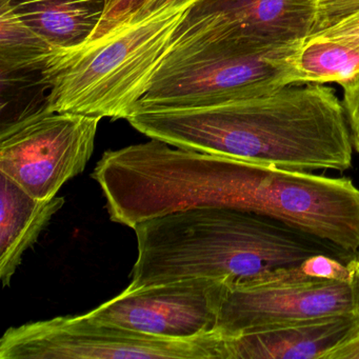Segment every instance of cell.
<instances>
[{
	"label": "cell",
	"mask_w": 359,
	"mask_h": 359,
	"mask_svg": "<svg viewBox=\"0 0 359 359\" xmlns=\"http://www.w3.org/2000/svg\"><path fill=\"white\" fill-rule=\"evenodd\" d=\"M316 13L317 0H201L188 16L216 36L272 49L306 41Z\"/></svg>",
	"instance_id": "obj_10"
},
{
	"label": "cell",
	"mask_w": 359,
	"mask_h": 359,
	"mask_svg": "<svg viewBox=\"0 0 359 359\" xmlns=\"http://www.w3.org/2000/svg\"><path fill=\"white\" fill-rule=\"evenodd\" d=\"M348 315H359V277L327 280L289 266L231 283L217 330L237 336Z\"/></svg>",
	"instance_id": "obj_7"
},
{
	"label": "cell",
	"mask_w": 359,
	"mask_h": 359,
	"mask_svg": "<svg viewBox=\"0 0 359 359\" xmlns=\"http://www.w3.org/2000/svg\"><path fill=\"white\" fill-rule=\"evenodd\" d=\"M298 83H336L359 79V46L337 39L308 37L294 57Z\"/></svg>",
	"instance_id": "obj_15"
},
{
	"label": "cell",
	"mask_w": 359,
	"mask_h": 359,
	"mask_svg": "<svg viewBox=\"0 0 359 359\" xmlns=\"http://www.w3.org/2000/svg\"><path fill=\"white\" fill-rule=\"evenodd\" d=\"M344 88V107L350 127L353 147L359 153V79Z\"/></svg>",
	"instance_id": "obj_18"
},
{
	"label": "cell",
	"mask_w": 359,
	"mask_h": 359,
	"mask_svg": "<svg viewBox=\"0 0 359 359\" xmlns=\"http://www.w3.org/2000/svg\"><path fill=\"white\" fill-rule=\"evenodd\" d=\"M0 279L8 287L27 250L66 201L57 196L36 198L4 173H0Z\"/></svg>",
	"instance_id": "obj_12"
},
{
	"label": "cell",
	"mask_w": 359,
	"mask_h": 359,
	"mask_svg": "<svg viewBox=\"0 0 359 359\" xmlns=\"http://www.w3.org/2000/svg\"><path fill=\"white\" fill-rule=\"evenodd\" d=\"M194 5L125 22L81 49L60 52L46 71L51 83L48 108L127 119L150 89L176 31Z\"/></svg>",
	"instance_id": "obj_4"
},
{
	"label": "cell",
	"mask_w": 359,
	"mask_h": 359,
	"mask_svg": "<svg viewBox=\"0 0 359 359\" xmlns=\"http://www.w3.org/2000/svg\"><path fill=\"white\" fill-rule=\"evenodd\" d=\"M198 1L201 0H142L140 7L125 22H140V20H144L148 16L154 15L159 12L173 9V8L184 7L187 5H193Z\"/></svg>",
	"instance_id": "obj_19"
},
{
	"label": "cell",
	"mask_w": 359,
	"mask_h": 359,
	"mask_svg": "<svg viewBox=\"0 0 359 359\" xmlns=\"http://www.w3.org/2000/svg\"><path fill=\"white\" fill-rule=\"evenodd\" d=\"M62 51L25 24L9 0H0V76L45 71Z\"/></svg>",
	"instance_id": "obj_14"
},
{
	"label": "cell",
	"mask_w": 359,
	"mask_h": 359,
	"mask_svg": "<svg viewBox=\"0 0 359 359\" xmlns=\"http://www.w3.org/2000/svg\"><path fill=\"white\" fill-rule=\"evenodd\" d=\"M300 270L309 276L327 280L352 281L359 277V258L350 264L325 255L311 256L299 264Z\"/></svg>",
	"instance_id": "obj_16"
},
{
	"label": "cell",
	"mask_w": 359,
	"mask_h": 359,
	"mask_svg": "<svg viewBox=\"0 0 359 359\" xmlns=\"http://www.w3.org/2000/svg\"><path fill=\"white\" fill-rule=\"evenodd\" d=\"M133 230L138 254L130 285L135 287L198 277L234 283L318 254L346 264L359 258V252L276 218L228 208L174 212Z\"/></svg>",
	"instance_id": "obj_3"
},
{
	"label": "cell",
	"mask_w": 359,
	"mask_h": 359,
	"mask_svg": "<svg viewBox=\"0 0 359 359\" xmlns=\"http://www.w3.org/2000/svg\"><path fill=\"white\" fill-rule=\"evenodd\" d=\"M302 43L257 49L216 36L186 16L136 109L219 104L298 83L294 57Z\"/></svg>",
	"instance_id": "obj_5"
},
{
	"label": "cell",
	"mask_w": 359,
	"mask_h": 359,
	"mask_svg": "<svg viewBox=\"0 0 359 359\" xmlns=\"http://www.w3.org/2000/svg\"><path fill=\"white\" fill-rule=\"evenodd\" d=\"M229 278L180 279L130 285L119 295L86 313L88 317L147 335L192 338L217 330Z\"/></svg>",
	"instance_id": "obj_9"
},
{
	"label": "cell",
	"mask_w": 359,
	"mask_h": 359,
	"mask_svg": "<svg viewBox=\"0 0 359 359\" xmlns=\"http://www.w3.org/2000/svg\"><path fill=\"white\" fill-rule=\"evenodd\" d=\"M357 4H358V5H359V0H357Z\"/></svg>",
	"instance_id": "obj_22"
},
{
	"label": "cell",
	"mask_w": 359,
	"mask_h": 359,
	"mask_svg": "<svg viewBox=\"0 0 359 359\" xmlns=\"http://www.w3.org/2000/svg\"><path fill=\"white\" fill-rule=\"evenodd\" d=\"M102 119L48 108L1 123L0 173L39 199L85 171Z\"/></svg>",
	"instance_id": "obj_8"
},
{
	"label": "cell",
	"mask_w": 359,
	"mask_h": 359,
	"mask_svg": "<svg viewBox=\"0 0 359 359\" xmlns=\"http://www.w3.org/2000/svg\"><path fill=\"white\" fill-rule=\"evenodd\" d=\"M334 32L338 39L359 46V11L350 14L338 22Z\"/></svg>",
	"instance_id": "obj_21"
},
{
	"label": "cell",
	"mask_w": 359,
	"mask_h": 359,
	"mask_svg": "<svg viewBox=\"0 0 359 359\" xmlns=\"http://www.w3.org/2000/svg\"><path fill=\"white\" fill-rule=\"evenodd\" d=\"M321 359H359V329L327 351Z\"/></svg>",
	"instance_id": "obj_20"
},
{
	"label": "cell",
	"mask_w": 359,
	"mask_h": 359,
	"mask_svg": "<svg viewBox=\"0 0 359 359\" xmlns=\"http://www.w3.org/2000/svg\"><path fill=\"white\" fill-rule=\"evenodd\" d=\"M142 3V0H109L106 13L91 41L104 36L123 24Z\"/></svg>",
	"instance_id": "obj_17"
},
{
	"label": "cell",
	"mask_w": 359,
	"mask_h": 359,
	"mask_svg": "<svg viewBox=\"0 0 359 359\" xmlns=\"http://www.w3.org/2000/svg\"><path fill=\"white\" fill-rule=\"evenodd\" d=\"M20 20L62 51L91 41L109 0H9Z\"/></svg>",
	"instance_id": "obj_13"
},
{
	"label": "cell",
	"mask_w": 359,
	"mask_h": 359,
	"mask_svg": "<svg viewBox=\"0 0 359 359\" xmlns=\"http://www.w3.org/2000/svg\"><path fill=\"white\" fill-rule=\"evenodd\" d=\"M128 123L151 140L298 172H344L353 142L344 104L323 83L184 108L136 109Z\"/></svg>",
	"instance_id": "obj_2"
},
{
	"label": "cell",
	"mask_w": 359,
	"mask_h": 359,
	"mask_svg": "<svg viewBox=\"0 0 359 359\" xmlns=\"http://www.w3.org/2000/svg\"><path fill=\"white\" fill-rule=\"evenodd\" d=\"M230 336L219 330L192 338L147 335L87 316H58L10 327L0 359H231Z\"/></svg>",
	"instance_id": "obj_6"
},
{
	"label": "cell",
	"mask_w": 359,
	"mask_h": 359,
	"mask_svg": "<svg viewBox=\"0 0 359 359\" xmlns=\"http://www.w3.org/2000/svg\"><path fill=\"white\" fill-rule=\"evenodd\" d=\"M129 196L140 220L198 208L270 216L359 252V189L346 177L142 142L132 159Z\"/></svg>",
	"instance_id": "obj_1"
},
{
	"label": "cell",
	"mask_w": 359,
	"mask_h": 359,
	"mask_svg": "<svg viewBox=\"0 0 359 359\" xmlns=\"http://www.w3.org/2000/svg\"><path fill=\"white\" fill-rule=\"evenodd\" d=\"M359 329V315L331 317L231 336V359H321Z\"/></svg>",
	"instance_id": "obj_11"
}]
</instances>
